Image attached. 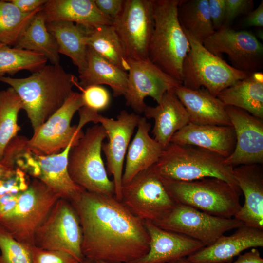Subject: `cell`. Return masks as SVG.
<instances>
[{"label": "cell", "mask_w": 263, "mask_h": 263, "mask_svg": "<svg viewBox=\"0 0 263 263\" xmlns=\"http://www.w3.org/2000/svg\"><path fill=\"white\" fill-rule=\"evenodd\" d=\"M81 227L85 259L108 263H134L150 249L143 221L114 196L84 190L71 202Z\"/></svg>", "instance_id": "1"}, {"label": "cell", "mask_w": 263, "mask_h": 263, "mask_svg": "<svg viewBox=\"0 0 263 263\" xmlns=\"http://www.w3.org/2000/svg\"><path fill=\"white\" fill-rule=\"evenodd\" d=\"M19 96L34 131L57 111L71 95L78 81L60 64L46 65L27 77H0Z\"/></svg>", "instance_id": "2"}, {"label": "cell", "mask_w": 263, "mask_h": 263, "mask_svg": "<svg viewBox=\"0 0 263 263\" xmlns=\"http://www.w3.org/2000/svg\"><path fill=\"white\" fill-rule=\"evenodd\" d=\"M27 138L17 136L6 147L0 163L12 169L19 168L45 184L60 198L70 202L84 190L71 179L68 171L71 143L61 152L50 155L38 154L30 148Z\"/></svg>", "instance_id": "3"}, {"label": "cell", "mask_w": 263, "mask_h": 263, "mask_svg": "<svg viewBox=\"0 0 263 263\" xmlns=\"http://www.w3.org/2000/svg\"><path fill=\"white\" fill-rule=\"evenodd\" d=\"M179 1L154 0V24L148 58L164 72L181 82L182 65L190 44L178 18Z\"/></svg>", "instance_id": "4"}, {"label": "cell", "mask_w": 263, "mask_h": 263, "mask_svg": "<svg viewBox=\"0 0 263 263\" xmlns=\"http://www.w3.org/2000/svg\"><path fill=\"white\" fill-rule=\"evenodd\" d=\"M224 159L197 146L170 143L152 168L166 179L189 181L214 177L238 186L233 176V167L226 165Z\"/></svg>", "instance_id": "5"}, {"label": "cell", "mask_w": 263, "mask_h": 263, "mask_svg": "<svg viewBox=\"0 0 263 263\" xmlns=\"http://www.w3.org/2000/svg\"><path fill=\"white\" fill-rule=\"evenodd\" d=\"M161 179L176 203L225 218H234L241 207L239 187L222 179L207 177L180 181Z\"/></svg>", "instance_id": "6"}, {"label": "cell", "mask_w": 263, "mask_h": 263, "mask_svg": "<svg viewBox=\"0 0 263 263\" xmlns=\"http://www.w3.org/2000/svg\"><path fill=\"white\" fill-rule=\"evenodd\" d=\"M106 133L101 125L87 129L83 136L70 149L68 171L72 181L84 190L114 196V184L109 179L102 157Z\"/></svg>", "instance_id": "7"}, {"label": "cell", "mask_w": 263, "mask_h": 263, "mask_svg": "<svg viewBox=\"0 0 263 263\" xmlns=\"http://www.w3.org/2000/svg\"><path fill=\"white\" fill-rule=\"evenodd\" d=\"M183 29L190 44L182 68L181 82L184 87L192 89L203 88L217 96L225 88L251 74L234 68L214 55Z\"/></svg>", "instance_id": "8"}, {"label": "cell", "mask_w": 263, "mask_h": 263, "mask_svg": "<svg viewBox=\"0 0 263 263\" xmlns=\"http://www.w3.org/2000/svg\"><path fill=\"white\" fill-rule=\"evenodd\" d=\"M59 198L45 184L34 178L19 195L14 208L0 217V225L17 241L34 245L37 229Z\"/></svg>", "instance_id": "9"}, {"label": "cell", "mask_w": 263, "mask_h": 263, "mask_svg": "<svg viewBox=\"0 0 263 263\" xmlns=\"http://www.w3.org/2000/svg\"><path fill=\"white\" fill-rule=\"evenodd\" d=\"M82 234L77 213L71 203L59 198L37 229L34 245L46 250L66 252L81 263Z\"/></svg>", "instance_id": "10"}, {"label": "cell", "mask_w": 263, "mask_h": 263, "mask_svg": "<svg viewBox=\"0 0 263 263\" xmlns=\"http://www.w3.org/2000/svg\"><path fill=\"white\" fill-rule=\"evenodd\" d=\"M152 222L161 228L197 240L205 246L213 244L225 232L244 225L234 218L215 216L179 203L164 216Z\"/></svg>", "instance_id": "11"}, {"label": "cell", "mask_w": 263, "mask_h": 263, "mask_svg": "<svg viewBox=\"0 0 263 263\" xmlns=\"http://www.w3.org/2000/svg\"><path fill=\"white\" fill-rule=\"evenodd\" d=\"M121 201L140 220L151 222L164 216L176 203L152 167L123 186Z\"/></svg>", "instance_id": "12"}, {"label": "cell", "mask_w": 263, "mask_h": 263, "mask_svg": "<svg viewBox=\"0 0 263 263\" xmlns=\"http://www.w3.org/2000/svg\"><path fill=\"white\" fill-rule=\"evenodd\" d=\"M154 0H125L114 27L127 59H149V45L153 31Z\"/></svg>", "instance_id": "13"}, {"label": "cell", "mask_w": 263, "mask_h": 263, "mask_svg": "<svg viewBox=\"0 0 263 263\" xmlns=\"http://www.w3.org/2000/svg\"><path fill=\"white\" fill-rule=\"evenodd\" d=\"M82 94L73 92L64 104L42 125L34 131L27 144L36 152L50 155L63 151L71 143L76 144L84 133L71 126L75 113L84 106Z\"/></svg>", "instance_id": "14"}, {"label": "cell", "mask_w": 263, "mask_h": 263, "mask_svg": "<svg viewBox=\"0 0 263 263\" xmlns=\"http://www.w3.org/2000/svg\"><path fill=\"white\" fill-rule=\"evenodd\" d=\"M210 52L221 57L226 54L234 68L247 73L263 67V45L251 32L223 26L203 43Z\"/></svg>", "instance_id": "15"}, {"label": "cell", "mask_w": 263, "mask_h": 263, "mask_svg": "<svg viewBox=\"0 0 263 263\" xmlns=\"http://www.w3.org/2000/svg\"><path fill=\"white\" fill-rule=\"evenodd\" d=\"M128 61L129 69L124 97L126 105L138 114L143 113L147 106L146 97H151L159 104L167 92L182 84L149 59H128Z\"/></svg>", "instance_id": "16"}, {"label": "cell", "mask_w": 263, "mask_h": 263, "mask_svg": "<svg viewBox=\"0 0 263 263\" xmlns=\"http://www.w3.org/2000/svg\"><path fill=\"white\" fill-rule=\"evenodd\" d=\"M141 116L135 113L122 110L114 119L99 114L100 123L106 133L107 142L103 143L102 150L106 157L107 171L113 177L114 196L122 199L124 162L132 136Z\"/></svg>", "instance_id": "17"}, {"label": "cell", "mask_w": 263, "mask_h": 263, "mask_svg": "<svg viewBox=\"0 0 263 263\" xmlns=\"http://www.w3.org/2000/svg\"><path fill=\"white\" fill-rule=\"evenodd\" d=\"M226 111L236 136L232 153L224 159L232 167L263 164V119L241 109L226 106Z\"/></svg>", "instance_id": "18"}, {"label": "cell", "mask_w": 263, "mask_h": 263, "mask_svg": "<svg viewBox=\"0 0 263 263\" xmlns=\"http://www.w3.org/2000/svg\"><path fill=\"white\" fill-rule=\"evenodd\" d=\"M263 246V230L243 225L232 234L222 235L187 258L193 263H229L247 249Z\"/></svg>", "instance_id": "19"}, {"label": "cell", "mask_w": 263, "mask_h": 263, "mask_svg": "<svg viewBox=\"0 0 263 263\" xmlns=\"http://www.w3.org/2000/svg\"><path fill=\"white\" fill-rule=\"evenodd\" d=\"M233 174L244 197L243 206L234 218L244 225L263 230V165L234 167Z\"/></svg>", "instance_id": "20"}, {"label": "cell", "mask_w": 263, "mask_h": 263, "mask_svg": "<svg viewBox=\"0 0 263 263\" xmlns=\"http://www.w3.org/2000/svg\"><path fill=\"white\" fill-rule=\"evenodd\" d=\"M150 238L148 253L134 263H167L187 257L205 245L184 234L167 230L151 221H143Z\"/></svg>", "instance_id": "21"}, {"label": "cell", "mask_w": 263, "mask_h": 263, "mask_svg": "<svg viewBox=\"0 0 263 263\" xmlns=\"http://www.w3.org/2000/svg\"><path fill=\"white\" fill-rule=\"evenodd\" d=\"M170 143L197 146L225 158L234 150L236 136L232 126L189 122L173 135Z\"/></svg>", "instance_id": "22"}, {"label": "cell", "mask_w": 263, "mask_h": 263, "mask_svg": "<svg viewBox=\"0 0 263 263\" xmlns=\"http://www.w3.org/2000/svg\"><path fill=\"white\" fill-rule=\"evenodd\" d=\"M143 113L146 119H153V138L163 149L173 135L190 122L187 111L173 90L167 92L157 106L147 105Z\"/></svg>", "instance_id": "23"}, {"label": "cell", "mask_w": 263, "mask_h": 263, "mask_svg": "<svg viewBox=\"0 0 263 263\" xmlns=\"http://www.w3.org/2000/svg\"><path fill=\"white\" fill-rule=\"evenodd\" d=\"M173 91L187 111L190 123L232 126L225 106L206 89H192L181 84Z\"/></svg>", "instance_id": "24"}, {"label": "cell", "mask_w": 263, "mask_h": 263, "mask_svg": "<svg viewBox=\"0 0 263 263\" xmlns=\"http://www.w3.org/2000/svg\"><path fill=\"white\" fill-rule=\"evenodd\" d=\"M40 11L46 23L66 21L87 28L113 23L99 10L94 0H47Z\"/></svg>", "instance_id": "25"}, {"label": "cell", "mask_w": 263, "mask_h": 263, "mask_svg": "<svg viewBox=\"0 0 263 263\" xmlns=\"http://www.w3.org/2000/svg\"><path fill=\"white\" fill-rule=\"evenodd\" d=\"M150 129L151 125L147 119L141 116L136 132L126 153L122 186L128 184L139 173L153 166L162 153L164 149L150 135Z\"/></svg>", "instance_id": "26"}, {"label": "cell", "mask_w": 263, "mask_h": 263, "mask_svg": "<svg viewBox=\"0 0 263 263\" xmlns=\"http://www.w3.org/2000/svg\"><path fill=\"white\" fill-rule=\"evenodd\" d=\"M225 106L244 110L263 119V74L257 72L228 87L217 96Z\"/></svg>", "instance_id": "27"}, {"label": "cell", "mask_w": 263, "mask_h": 263, "mask_svg": "<svg viewBox=\"0 0 263 263\" xmlns=\"http://www.w3.org/2000/svg\"><path fill=\"white\" fill-rule=\"evenodd\" d=\"M78 85L85 88L90 85H107L115 97L124 96L127 89L128 74L88 47L87 66L79 75Z\"/></svg>", "instance_id": "28"}, {"label": "cell", "mask_w": 263, "mask_h": 263, "mask_svg": "<svg viewBox=\"0 0 263 263\" xmlns=\"http://www.w3.org/2000/svg\"><path fill=\"white\" fill-rule=\"evenodd\" d=\"M46 26L56 42L59 53L70 57L79 74L82 73L87 66L88 28L66 21L48 22Z\"/></svg>", "instance_id": "29"}, {"label": "cell", "mask_w": 263, "mask_h": 263, "mask_svg": "<svg viewBox=\"0 0 263 263\" xmlns=\"http://www.w3.org/2000/svg\"><path fill=\"white\" fill-rule=\"evenodd\" d=\"M13 47L42 55L51 64H60L57 44L49 32L41 11L36 14Z\"/></svg>", "instance_id": "30"}, {"label": "cell", "mask_w": 263, "mask_h": 263, "mask_svg": "<svg viewBox=\"0 0 263 263\" xmlns=\"http://www.w3.org/2000/svg\"><path fill=\"white\" fill-rule=\"evenodd\" d=\"M87 47L96 54L128 72L129 65L123 45L112 25H101L88 28Z\"/></svg>", "instance_id": "31"}, {"label": "cell", "mask_w": 263, "mask_h": 263, "mask_svg": "<svg viewBox=\"0 0 263 263\" xmlns=\"http://www.w3.org/2000/svg\"><path fill=\"white\" fill-rule=\"evenodd\" d=\"M177 13L182 27L202 44L215 32L208 0H180Z\"/></svg>", "instance_id": "32"}, {"label": "cell", "mask_w": 263, "mask_h": 263, "mask_svg": "<svg viewBox=\"0 0 263 263\" xmlns=\"http://www.w3.org/2000/svg\"><path fill=\"white\" fill-rule=\"evenodd\" d=\"M21 109L22 101L12 87L0 91V161L6 147L20 130L18 117Z\"/></svg>", "instance_id": "33"}, {"label": "cell", "mask_w": 263, "mask_h": 263, "mask_svg": "<svg viewBox=\"0 0 263 263\" xmlns=\"http://www.w3.org/2000/svg\"><path fill=\"white\" fill-rule=\"evenodd\" d=\"M42 8L29 13L21 12L9 0H0V45H15Z\"/></svg>", "instance_id": "34"}, {"label": "cell", "mask_w": 263, "mask_h": 263, "mask_svg": "<svg viewBox=\"0 0 263 263\" xmlns=\"http://www.w3.org/2000/svg\"><path fill=\"white\" fill-rule=\"evenodd\" d=\"M47 61L45 56L34 52L0 45V77L22 70L33 73L44 67Z\"/></svg>", "instance_id": "35"}, {"label": "cell", "mask_w": 263, "mask_h": 263, "mask_svg": "<svg viewBox=\"0 0 263 263\" xmlns=\"http://www.w3.org/2000/svg\"><path fill=\"white\" fill-rule=\"evenodd\" d=\"M0 263H32L29 246L15 240L0 225Z\"/></svg>", "instance_id": "36"}, {"label": "cell", "mask_w": 263, "mask_h": 263, "mask_svg": "<svg viewBox=\"0 0 263 263\" xmlns=\"http://www.w3.org/2000/svg\"><path fill=\"white\" fill-rule=\"evenodd\" d=\"M82 91L84 106L97 112L104 110L109 106L111 96L108 90L101 85H90L81 88L78 81L75 85Z\"/></svg>", "instance_id": "37"}, {"label": "cell", "mask_w": 263, "mask_h": 263, "mask_svg": "<svg viewBox=\"0 0 263 263\" xmlns=\"http://www.w3.org/2000/svg\"><path fill=\"white\" fill-rule=\"evenodd\" d=\"M29 247L32 263H80L66 252L43 249L35 245Z\"/></svg>", "instance_id": "38"}, {"label": "cell", "mask_w": 263, "mask_h": 263, "mask_svg": "<svg viewBox=\"0 0 263 263\" xmlns=\"http://www.w3.org/2000/svg\"><path fill=\"white\" fill-rule=\"evenodd\" d=\"M30 183L27 174L19 169L16 168L10 175L0 179V200L9 193H21L25 191Z\"/></svg>", "instance_id": "39"}, {"label": "cell", "mask_w": 263, "mask_h": 263, "mask_svg": "<svg viewBox=\"0 0 263 263\" xmlns=\"http://www.w3.org/2000/svg\"><path fill=\"white\" fill-rule=\"evenodd\" d=\"M225 18L223 26L230 27V23L237 16L247 15L254 7L253 0H225Z\"/></svg>", "instance_id": "40"}, {"label": "cell", "mask_w": 263, "mask_h": 263, "mask_svg": "<svg viewBox=\"0 0 263 263\" xmlns=\"http://www.w3.org/2000/svg\"><path fill=\"white\" fill-rule=\"evenodd\" d=\"M208 10L213 28L215 31L224 25L225 12V0H208Z\"/></svg>", "instance_id": "41"}, {"label": "cell", "mask_w": 263, "mask_h": 263, "mask_svg": "<svg viewBox=\"0 0 263 263\" xmlns=\"http://www.w3.org/2000/svg\"><path fill=\"white\" fill-rule=\"evenodd\" d=\"M125 1V0H94L99 10L113 20L121 13Z\"/></svg>", "instance_id": "42"}, {"label": "cell", "mask_w": 263, "mask_h": 263, "mask_svg": "<svg viewBox=\"0 0 263 263\" xmlns=\"http://www.w3.org/2000/svg\"><path fill=\"white\" fill-rule=\"evenodd\" d=\"M243 21L245 27H263V1L262 0L255 9L250 11Z\"/></svg>", "instance_id": "43"}, {"label": "cell", "mask_w": 263, "mask_h": 263, "mask_svg": "<svg viewBox=\"0 0 263 263\" xmlns=\"http://www.w3.org/2000/svg\"><path fill=\"white\" fill-rule=\"evenodd\" d=\"M47 0H10L21 12L25 13L33 12L41 8Z\"/></svg>", "instance_id": "44"}, {"label": "cell", "mask_w": 263, "mask_h": 263, "mask_svg": "<svg viewBox=\"0 0 263 263\" xmlns=\"http://www.w3.org/2000/svg\"><path fill=\"white\" fill-rule=\"evenodd\" d=\"M233 263H263L258 249L252 248L249 251L238 255L237 260Z\"/></svg>", "instance_id": "45"}, {"label": "cell", "mask_w": 263, "mask_h": 263, "mask_svg": "<svg viewBox=\"0 0 263 263\" xmlns=\"http://www.w3.org/2000/svg\"><path fill=\"white\" fill-rule=\"evenodd\" d=\"M14 170L15 169L8 168L0 163V179L10 175Z\"/></svg>", "instance_id": "46"}, {"label": "cell", "mask_w": 263, "mask_h": 263, "mask_svg": "<svg viewBox=\"0 0 263 263\" xmlns=\"http://www.w3.org/2000/svg\"><path fill=\"white\" fill-rule=\"evenodd\" d=\"M167 263H193L189 261L187 257L182 258Z\"/></svg>", "instance_id": "47"}, {"label": "cell", "mask_w": 263, "mask_h": 263, "mask_svg": "<svg viewBox=\"0 0 263 263\" xmlns=\"http://www.w3.org/2000/svg\"><path fill=\"white\" fill-rule=\"evenodd\" d=\"M263 30L262 29H260L259 30L258 32H257V38H259L260 39H262L263 40Z\"/></svg>", "instance_id": "48"}, {"label": "cell", "mask_w": 263, "mask_h": 263, "mask_svg": "<svg viewBox=\"0 0 263 263\" xmlns=\"http://www.w3.org/2000/svg\"><path fill=\"white\" fill-rule=\"evenodd\" d=\"M80 263H94V262L90 260L85 259L83 261Z\"/></svg>", "instance_id": "49"}, {"label": "cell", "mask_w": 263, "mask_h": 263, "mask_svg": "<svg viewBox=\"0 0 263 263\" xmlns=\"http://www.w3.org/2000/svg\"><path fill=\"white\" fill-rule=\"evenodd\" d=\"M94 263H106V262L101 261H94Z\"/></svg>", "instance_id": "50"}]
</instances>
